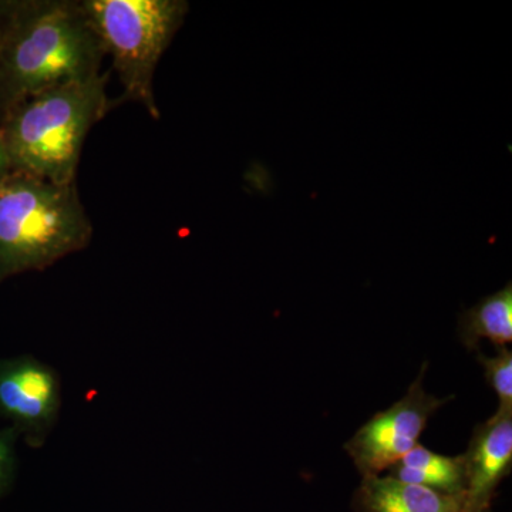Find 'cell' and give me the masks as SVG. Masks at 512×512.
Returning <instances> with one entry per match:
<instances>
[{"instance_id":"6da1fadb","label":"cell","mask_w":512,"mask_h":512,"mask_svg":"<svg viewBox=\"0 0 512 512\" xmlns=\"http://www.w3.org/2000/svg\"><path fill=\"white\" fill-rule=\"evenodd\" d=\"M92 237L72 185L26 175L0 185V281L47 268Z\"/></svg>"},{"instance_id":"7a4b0ae2","label":"cell","mask_w":512,"mask_h":512,"mask_svg":"<svg viewBox=\"0 0 512 512\" xmlns=\"http://www.w3.org/2000/svg\"><path fill=\"white\" fill-rule=\"evenodd\" d=\"M104 110L99 74L37 94L10 123L5 141L9 161L30 177L72 185L84 138Z\"/></svg>"},{"instance_id":"3957f363","label":"cell","mask_w":512,"mask_h":512,"mask_svg":"<svg viewBox=\"0 0 512 512\" xmlns=\"http://www.w3.org/2000/svg\"><path fill=\"white\" fill-rule=\"evenodd\" d=\"M103 50L84 9L66 3L37 6L20 23L5 59L10 92L37 94L97 76Z\"/></svg>"},{"instance_id":"277c9868","label":"cell","mask_w":512,"mask_h":512,"mask_svg":"<svg viewBox=\"0 0 512 512\" xmlns=\"http://www.w3.org/2000/svg\"><path fill=\"white\" fill-rule=\"evenodd\" d=\"M84 12L114 66L128 97L157 116L153 74L188 6L177 0H92Z\"/></svg>"},{"instance_id":"5b68a950","label":"cell","mask_w":512,"mask_h":512,"mask_svg":"<svg viewBox=\"0 0 512 512\" xmlns=\"http://www.w3.org/2000/svg\"><path fill=\"white\" fill-rule=\"evenodd\" d=\"M427 367V362L421 366L419 376L399 402L376 413L345 444L346 453L362 477L382 476L383 471L412 451L431 416L453 399H439L424 390Z\"/></svg>"},{"instance_id":"8992f818","label":"cell","mask_w":512,"mask_h":512,"mask_svg":"<svg viewBox=\"0 0 512 512\" xmlns=\"http://www.w3.org/2000/svg\"><path fill=\"white\" fill-rule=\"evenodd\" d=\"M62 409V384L52 367L32 356L0 359V416L28 441L42 447Z\"/></svg>"},{"instance_id":"52a82bcc","label":"cell","mask_w":512,"mask_h":512,"mask_svg":"<svg viewBox=\"0 0 512 512\" xmlns=\"http://www.w3.org/2000/svg\"><path fill=\"white\" fill-rule=\"evenodd\" d=\"M466 512H491L497 488L511 474L512 410L497 409L474 429L466 453Z\"/></svg>"},{"instance_id":"ba28073f","label":"cell","mask_w":512,"mask_h":512,"mask_svg":"<svg viewBox=\"0 0 512 512\" xmlns=\"http://www.w3.org/2000/svg\"><path fill=\"white\" fill-rule=\"evenodd\" d=\"M355 512H466L464 497H450L389 476L363 477L352 500Z\"/></svg>"},{"instance_id":"9c48e42d","label":"cell","mask_w":512,"mask_h":512,"mask_svg":"<svg viewBox=\"0 0 512 512\" xmlns=\"http://www.w3.org/2000/svg\"><path fill=\"white\" fill-rule=\"evenodd\" d=\"M387 476L450 497H464L467 473L464 456H443L417 444L387 470Z\"/></svg>"},{"instance_id":"30bf717a","label":"cell","mask_w":512,"mask_h":512,"mask_svg":"<svg viewBox=\"0 0 512 512\" xmlns=\"http://www.w3.org/2000/svg\"><path fill=\"white\" fill-rule=\"evenodd\" d=\"M458 338L468 350L480 349L483 339L494 346L508 348L512 342V284L485 296L461 313L458 318Z\"/></svg>"},{"instance_id":"8fae6325","label":"cell","mask_w":512,"mask_h":512,"mask_svg":"<svg viewBox=\"0 0 512 512\" xmlns=\"http://www.w3.org/2000/svg\"><path fill=\"white\" fill-rule=\"evenodd\" d=\"M478 362L483 366L485 382L500 399L498 409L512 410V350L500 348L493 357L478 353Z\"/></svg>"},{"instance_id":"7c38bea8","label":"cell","mask_w":512,"mask_h":512,"mask_svg":"<svg viewBox=\"0 0 512 512\" xmlns=\"http://www.w3.org/2000/svg\"><path fill=\"white\" fill-rule=\"evenodd\" d=\"M18 434L13 429L0 430V498L3 497L15 480L16 451Z\"/></svg>"},{"instance_id":"4fadbf2b","label":"cell","mask_w":512,"mask_h":512,"mask_svg":"<svg viewBox=\"0 0 512 512\" xmlns=\"http://www.w3.org/2000/svg\"><path fill=\"white\" fill-rule=\"evenodd\" d=\"M9 163L8 151H6L5 141L0 138V173L5 170Z\"/></svg>"}]
</instances>
